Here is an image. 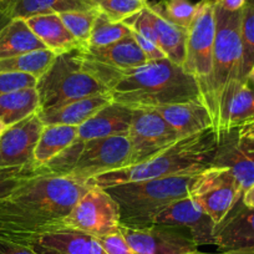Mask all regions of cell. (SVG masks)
Returning a JSON list of instances; mask_svg holds the SVG:
<instances>
[{
	"label": "cell",
	"mask_w": 254,
	"mask_h": 254,
	"mask_svg": "<svg viewBox=\"0 0 254 254\" xmlns=\"http://www.w3.org/2000/svg\"><path fill=\"white\" fill-rule=\"evenodd\" d=\"M91 187L67 175L41 170L24 173L0 197V238L33 247L40 237L64 229V221Z\"/></svg>",
	"instance_id": "6da1fadb"
},
{
	"label": "cell",
	"mask_w": 254,
	"mask_h": 254,
	"mask_svg": "<svg viewBox=\"0 0 254 254\" xmlns=\"http://www.w3.org/2000/svg\"><path fill=\"white\" fill-rule=\"evenodd\" d=\"M82 60L87 69L107 87L112 102L131 109H155L163 105L202 100L196 79L167 58L128 69L106 66L84 58Z\"/></svg>",
	"instance_id": "7a4b0ae2"
},
{
	"label": "cell",
	"mask_w": 254,
	"mask_h": 254,
	"mask_svg": "<svg viewBox=\"0 0 254 254\" xmlns=\"http://www.w3.org/2000/svg\"><path fill=\"white\" fill-rule=\"evenodd\" d=\"M217 147L218 135L214 128H211L180 138L143 162L102 173L87 182L90 186L110 188L126 183L199 172L212 165Z\"/></svg>",
	"instance_id": "3957f363"
},
{
	"label": "cell",
	"mask_w": 254,
	"mask_h": 254,
	"mask_svg": "<svg viewBox=\"0 0 254 254\" xmlns=\"http://www.w3.org/2000/svg\"><path fill=\"white\" fill-rule=\"evenodd\" d=\"M211 166L199 172L126 183L105 190L119 204L122 226H151L156 214L166 207L199 193Z\"/></svg>",
	"instance_id": "277c9868"
},
{
	"label": "cell",
	"mask_w": 254,
	"mask_h": 254,
	"mask_svg": "<svg viewBox=\"0 0 254 254\" xmlns=\"http://www.w3.org/2000/svg\"><path fill=\"white\" fill-rule=\"evenodd\" d=\"M131 145L126 136L76 140L70 147L45 166L35 170L56 175H67L87 182L110 171L130 166Z\"/></svg>",
	"instance_id": "5b68a950"
},
{
	"label": "cell",
	"mask_w": 254,
	"mask_h": 254,
	"mask_svg": "<svg viewBox=\"0 0 254 254\" xmlns=\"http://www.w3.org/2000/svg\"><path fill=\"white\" fill-rule=\"evenodd\" d=\"M36 90L40 100L39 110L109 92L107 87L86 67L80 49L56 56L50 69L38 80Z\"/></svg>",
	"instance_id": "8992f818"
},
{
	"label": "cell",
	"mask_w": 254,
	"mask_h": 254,
	"mask_svg": "<svg viewBox=\"0 0 254 254\" xmlns=\"http://www.w3.org/2000/svg\"><path fill=\"white\" fill-rule=\"evenodd\" d=\"M216 39L212 58V76L206 97V106L216 125L221 97L231 82L242 79V10L229 11L214 5Z\"/></svg>",
	"instance_id": "52a82bcc"
},
{
	"label": "cell",
	"mask_w": 254,
	"mask_h": 254,
	"mask_svg": "<svg viewBox=\"0 0 254 254\" xmlns=\"http://www.w3.org/2000/svg\"><path fill=\"white\" fill-rule=\"evenodd\" d=\"M216 39V11L214 4L201 0L193 21L187 29L186 59L182 67L198 82L202 100L206 102L212 76V58ZM206 105V104H204Z\"/></svg>",
	"instance_id": "ba28073f"
},
{
	"label": "cell",
	"mask_w": 254,
	"mask_h": 254,
	"mask_svg": "<svg viewBox=\"0 0 254 254\" xmlns=\"http://www.w3.org/2000/svg\"><path fill=\"white\" fill-rule=\"evenodd\" d=\"M121 214L117 202L105 188L91 186L64 221V229H74L94 237L119 231Z\"/></svg>",
	"instance_id": "9c48e42d"
},
{
	"label": "cell",
	"mask_w": 254,
	"mask_h": 254,
	"mask_svg": "<svg viewBox=\"0 0 254 254\" xmlns=\"http://www.w3.org/2000/svg\"><path fill=\"white\" fill-rule=\"evenodd\" d=\"M127 137L131 145V165L141 163L180 140L172 127L153 109H133Z\"/></svg>",
	"instance_id": "30bf717a"
},
{
	"label": "cell",
	"mask_w": 254,
	"mask_h": 254,
	"mask_svg": "<svg viewBox=\"0 0 254 254\" xmlns=\"http://www.w3.org/2000/svg\"><path fill=\"white\" fill-rule=\"evenodd\" d=\"M120 231L135 254H190L198 251L190 232L181 227L151 224L120 226Z\"/></svg>",
	"instance_id": "8fae6325"
},
{
	"label": "cell",
	"mask_w": 254,
	"mask_h": 254,
	"mask_svg": "<svg viewBox=\"0 0 254 254\" xmlns=\"http://www.w3.org/2000/svg\"><path fill=\"white\" fill-rule=\"evenodd\" d=\"M43 128L38 112L8 127L0 137V171L34 170V151Z\"/></svg>",
	"instance_id": "7c38bea8"
},
{
	"label": "cell",
	"mask_w": 254,
	"mask_h": 254,
	"mask_svg": "<svg viewBox=\"0 0 254 254\" xmlns=\"http://www.w3.org/2000/svg\"><path fill=\"white\" fill-rule=\"evenodd\" d=\"M242 194L243 190L231 172L224 167L212 165L203 188L192 198L211 217L217 227L241 201Z\"/></svg>",
	"instance_id": "4fadbf2b"
},
{
	"label": "cell",
	"mask_w": 254,
	"mask_h": 254,
	"mask_svg": "<svg viewBox=\"0 0 254 254\" xmlns=\"http://www.w3.org/2000/svg\"><path fill=\"white\" fill-rule=\"evenodd\" d=\"M152 224L187 229L198 247L214 246L216 224L192 197L181 199L156 214Z\"/></svg>",
	"instance_id": "5bb4252c"
},
{
	"label": "cell",
	"mask_w": 254,
	"mask_h": 254,
	"mask_svg": "<svg viewBox=\"0 0 254 254\" xmlns=\"http://www.w3.org/2000/svg\"><path fill=\"white\" fill-rule=\"evenodd\" d=\"M254 119V87L247 80L231 82L221 97L214 130L217 135L237 130Z\"/></svg>",
	"instance_id": "9a60e30c"
},
{
	"label": "cell",
	"mask_w": 254,
	"mask_h": 254,
	"mask_svg": "<svg viewBox=\"0 0 254 254\" xmlns=\"http://www.w3.org/2000/svg\"><path fill=\"white\" fill-rule=\"evenodd\" d=\"M212 165L227 168L243 192L254 185V145L242 146L236 130L218 136Z\"/></svg>",
	"instance_id": "2e32d148"
},
{
	"label": "cell",
	"mask_w": 254,
	"mask_h": 254,
	"mask_svg": "<svg viewBox=\"0 0 254 254\" xmlns=\"http://www.w3.org/2000/svg\"><path fill=\"white\" fill-rule=\"evenodd\" d=\"M180 138L214 128L213 117L202 100L177 102L155 107Z\"/></svg>",
	"instance_id": "e0dca14e"
},
{
	"label": "cell",
	"mask_w": 254,
	"mask_h": 254,
	"mask_svg": "<svg viewBox=\"0 0 254 254\" xmlns=\"http://www.w3.org/2000/svg\"><path fill=\"white\" fill-rule=\"evenodd\" d=\"M214 246L221 252H236L254 247V209L239 201L222 223L216 227Z\"/></svg>",
	"instance_id": "ac0fdd59"
},
{
	"label": "cell",
	"mask_w": 254,
	"mask_h": 254,
	"mask_svg": "<svg viewBox=\"0 0 254 254\" xmlns=\"http://www.w3.org/2000/svg\"><path fill=\"white\" fill-rule=\"evenodd\" d=\"M132 115L133 109L131 107L111 102L77 127V140L89 141L112 136H126L130 130Z\"/></svg>",
	"instance_id": "d6986e66"
},
{
	"label": "cell",
	"mask_w": 254,
	"mask_h": 254,
	"mask_svg": "<svg viewBox=\"0 0 254 254\" xmlns=\"http://www.w3.org/2000/svg\"><path fill=\"white\" fill-rule=\"evenodd\" d=\"M112 102L109 92L76 100L61 106L39 110L38 115L44 125H67L79 127L95 114Z\"/></svg>",
	"instance_id": "ffe728a7"
},
{
	"label": "cell",
	"mask_w": 254,
	"mask_h": 254,
	"mask_svg": "<svg viewBox=\"0 0 254 254\" xmlns=\"http://www.w3.org/2000/svg\"><path fill=\"white\" fill-rule=\"evenodd\" d=\"M33 248L40 254H107L96 237L74 229L44 234Z\"/></svg>",
	"instance_id": "44dd1931"
},
{
	"label": "cell",
	"mask_w": 254,
	"mask_h": 254,
	"mask_svg": "<svg viewBox=\"0 0 254 254\" xmlns=\"http://www.w3.org/2000/svg\"><path fill=\"white\" fill-rule=\"evenodd\" d=\"M80 53L82 58L92 63L121 69L136 67L148 63V59L131 35L104 48H81Z\"/></svg>",
	"instance_id": "7402d4cb"
},
{
	"label": "cell",
	"mask_w": 254,
	"mask_h": 254,
	"mask_svg": "<svg viewBox=\"0 0 254 254\" xmlns=\"http://www.w3.org/2000/svg\"><path fill=\"white\" fill-rule=\"evenodd\" d=\"M25 21L45 48L56 55L81 49L76 39L63 23L59 14L34 15L25 19Z\"/></svg>",
	"instance_id": "603a6c76"
},
{
	"label": "cell",
	"mask_w": 254,
	"mask_h": 254,
	"mask_svg": "<svg viewBox=\"0 0 254 254\" xmlns=\"http://www.w3.org/2000/svg\"><path fill=\"white\" fill-rule=\"evenodd\" d=\"M148 19L153 29L155 43L165 53L166 58L172 63L182 66L186 59V40H187V29L173 25L172 23L163 19L156 11L146 6Z\"/></svg>",
	"instance_id": "cb8c5ba5"
},
{
	"label": "cell",
	"mask_w": 254,
	"mask_h": 254,
	"mask_svg": "<svg viewBox=\"0 0 254 254\" xmlns=\"http://www.w3.org/2000/svg\"><path fill=\"white\" fill-rule=\"evenodd\" d=\"M76 140L77 127L67 125H44L34 151V170L53 161Z\"/></svg>",
	"instance_id": "d4e9b609"
},
{
	"label": "cell",
	"mask_w": 254,
	"mask_h": 254,
	"mask_svg": "<svg viewBox=\"0 0 254 254\" xmlns=\"http://www.w3.org/2000/svg\"><path fill=\"white\" fill-rule=\"evenodd\" d=\"M40 49L46 48L31 31L25 19H13L0 28V60Z\"/></svg>",
	"instance_id": "484cf974"
},
{
	"label": "cell",
	"mask_w": 254,
	"mask_h": 254,
	"mask_svg": "<svg viewBox=\"0 0 254 254\" xmlns=\"http://www.w3.org/2000/svg\"><path fill=\"white\" fill-rule=\"evenodd\" d=\"M97 6L92 0H13L8 20L28 19L41 14H60L65 11L89 10Z\"/></svg>",
	"instance_id": "4316f807"
},
{
	"label": "cell",
	"mask_w": 254,
	"mask_h": 254,
	"mask_svg": "<svg viewBox=\"0 0 254 254\" xmlns=\"http://www.w3.org/2000/svg\"><path fill=\"white\" fill-rule=\"evenodd\" d=\"M40 109L36 87L0 95V119L8 127L28 119Z\"/></svg>",
	"instance_id": "83f0119b"
},
{
	"label": "cell",
	"mask_w": 254,
	"mask_h": 254,
	"mask_svg": "<svg viewBox=\"0 0 254 254\" xmlns=\"http://www.w3.org/2000/svg\"><path fill=\"white\" fill-rule=\"evenodd\" d=\"M56 54L49 49L29 51L13 58L0 60V72H25L40 79L53 65Z\"/></svg>",
	"instance_id": "f1b7e54d"
},
{
	"label": "cell",
	"mask_w": 254,
	"mask_h": 254,
	"mask_svg": "<svg viewBox=\"0 0 254 254\" xmlns=\"http://www.w3.org/2000/svg\"><path fill=\"white\" fill-rule=\"evenodd\" d=\"M148 6L173 25L188 29L198 11L199 1L192 3L190 0H160L158 3H148Z\"/></svg>",
	"instance_id": "f546056e"
},
{
	"label": "cell",
	"mask_w": 254,
	"mask_h": 254,
	"mask_svg": "<svg viewBox=\"0 0 254 254\" xmlns=\"http://www.w3.org/2000/svg\"><path fill=\"white\" fill-rule=\"evenodd\" d=\"M130 35L131 28L127 24L111 21L105 14L100 11L95 20L89 45L86 48H104Z\"/></svg>",
	"instance_id": "4dcf8cb0"
},
{
	"label": "cell",
	"mask_w": 254,
	"mask_h": 254,
	"mask_svg": "<svg viewBox=\"0 0 254 254\" xmlns=\"http://www.w3.org/2000/svg\"><path fill=\"white\" fill-rule=\"evenodd\" d=\"M99 13V8L95 6L89 10L65 11V13H60L59 15L67 28V30L80 44V46L86 48L89 45L90 35H91L95 20H96Z\"/></svg>",
	"instance_id": "1f68e13d"
},
{
	"label": "cell",
	"mask_w": 254,
	"mask_h": 254,
	"mask_svg": "<svg viewBox=\"0 0 254 254\" xmlns=\"http://www.w3.org/2000/svg\"><path fill=\"white\" fill-rule=\"evenodd\" d=\"M241 40H242V79L254 66V6L246 5L242 9L241 19Z\"/></svg>",
	"instance_id": "d6a6232c"
},
{
	"label": "cell",
	"mask_w": 254,
	"mask_h": 254,
	"mask_svg": "<svg viewBox=\"0 0 254 254\" xmlns=\"http://www.w3.org/2000/svg\"><path fill=\"white\" fill-rule=\"evenodd\" d=\"M148 0H100L97 8L115 23H125L147 6Z\"/></svg>",
	"instance_id": "836d02e7"
},
{
	"label": "cell",
	"mask_w": 254,
	"mask_h": 254,
	"mask_svg": "<svg viewBox=\"0 0 254 254\" xmlns=\"http://www.w3.org/2000/svg\"><path fill=\"white\" fill-rule=\"evenodd\" d=\"M38 79L25 72H0V95L36 87Z\"/></svg>",
	"instance_id": "e575fe53"
},
{
	"label": "cell",
	"mask_w": 254,
	"mask_h": 254,
	"mask_svg": "<svg viewBox=\"0 0 254 254\" xmlns=\"http://www.w3.org/2000/svg\"><path fill=\"white\" fill-rule=\"evenodd\" d=\"M97 239L107 254H135L120 229L114 233L97 237Z\"/></svg>",
	"instance_id": "d590c367"
},
{
	"label": "cell",
	"mask_w": 254,
	"mask_h": 254,
	"mask_svg": "<svg viewBox=\"0 0 254 254\" xmlns=\"http://www.w3.org/2000/svg\"><path fill=\"white\" fill-rule=\"evenodd\" d=\"M131 36H132L133 40L136 41V44L138 45V48L142 50V53L145 54L146 58L148 59V61H155V60H161V59H166L165 53L156 45L153 41H151L150 39L145 38L141 34L136 33L131 29Z\"/></svg>",
	"instance_id": "8d00e7d4"
},
{
	"label": "cell",
	"mask_w": 254,
	"mask_h": 254,
	"mask_svg": "<svg viewBox=\"0 0 254 254\" xmlns=\"http://www.w3.org/2000/svg\"><path fill=\"white\" fill-rule=\"evenodd\" d=\"M29 171H33V170L0 171V197L5 196L9 190L14 187V185L18 182L19 178H20L24 173L29 172Z\"/></svg>",
	"instance_id": "74e56055"
},
{
	"label": "cell",
	"mask_w": 254,
	"mask_h": 254,
	"mask_svg": "<svg viewBox=\"0 0 254 254\" xmlns=\"http://www.w3.org/2000/svg\"><path fill=\"white\" fill-rule=\"evenodd\" d=\"M0 254H40L33 247L0 238Z\"/></svg>",
	"instance_id": "f35d334b"
},
{
	"label": "cell",
	"mask_w": 254,
	"mask_h": 254,
	"mask_svg": "<svg viewBox=\"0 0 254 254\" xmlns=\"http://www.w3.org/2000/svg\"><path fill=\"white\" fill-rule=\"evenodd\" d=\"M236 131L239 142L243 143V145L254 143V119L242 124Z\"/></svg>",
	"instance_id": "ab89813d"
},
{
	"label": "cell",
	"mask_w": 254,
	"mask_h": 254,
	"mask_svg": "<svg viewBox=\"0 0 254 254\" xmlns=\"http://www.w3.org/2000/svg\"><path fill=\"white\" fill-rule=\"evenodd\" d=\"M208 1H211L214 5L222 6L229 11L242 10L247 4V0H208Z\"/></svg>",
	"instance_id": "60d3db41"
},
{
	"label": "cell",
	"mask_w": 254,
	"mask_h": 254,
	"mask_svg": "<svg viewBox=\"0 0 254 254\" xmlns=\"http://www.w3.org/2000/svg\"><path fill=\"white\" fill-rule=\"evenodd\" d=\"M11 4H13V0H0V28L9 21L8 15Z\"/></svg>",
	"instance_id": "b9f144b4"
},
{
	"label": "cell",
	"mask_w": 254,
	"mask_h": 254,
	"mask_svg": "<svg viewBox=\"0 0 254 254\" xmlns=\"http://www.w3.org/2000/svg\"><path fill=\"white\" fill-rule=\"evenodd\" d=\"M242 204L249 209H254V185L249 186L242 194Z\"/></svg>",
	"instance_id": "7bdbcfd3"
},
{
	"label": "cell",
	"mask_w": 254,
	"mask_h": 254,
	"mask_svg": "<svg viewBox=\"0 0 254 254\" xmlns=\"http://www.w3.org/2000/svg\"><path fill=\"white\" fill-rule=\"evenodd\" d=\"M247 81L249 82V85H251L252 87H254V66L252 67L251 71L248 72V75H247Z\"/></svg>",
	"instance_id": "ee69618b"
},
{
	"label": "cell",
	"mask_w": 254,
	"mask_h": 254,
	"mask_svg": "<svg viewBox=\"0 0 254 254\" xmlns=\"http://www.w3.org/2000/svg\"><path fill=\"white\" fill-rule=\"evenodd\" d=\"M231 254H254V247L249 249H243V251H236V252H227Z\"/></svg>",
	"instance_id": "f6af8a7d"
},
{
	"label": "cell",
	"mask_w": 254,
	"mask_h": 254,
	"mask_svg": "<svg viewBox=\"0 0 254 254\" xmlns=\"http://www.w3.org/2000/svg\"><path fill=\"white\" fill-rule=\"evenodd\" d=\"M6 130H8V126H6V125L1 121V119H0V137L3 136V133L5 132Z\"/></svg>",
	"instance_id": "bcb514c9"
},
{
	"label": "cell",
	"mask_w": 254,
	"mask_h": 254,
	"mask_svg": "<svg viewBox=\"0 0 254 254\" xmlns=\"http://www.w3.org/2000/svg\"><path fill=\"white\" fill-rule=\"evenodd\" d=\"M190 254H231V253H227V252H221V253H203V252H194V253H190Z\"/></svg>",
	"instance_id": "7dc6e473"
},
{
	"label": "cell",
	"mask_w": 254,
	"mask_h": 254,
	"mask_svg": "<svg viewBox=\"0 0 254 254\" xmlns=\"http://www.w3.org/2000/svg\"><path fill=\"white\" fill-rule=\"evenodd\" d=\"M246 5L254 6V0H247V4H246Z\"/></svg>",
	"instance_id": "c3c4849f"
},
{
	"label": "cell",
	"mask_w": 254,
	"mask_h": 254,
	"mask_svg": "<svg viewBox=\"0 0 254 254\" xmlns=\"http://www.w3.org/2000/svg\"><path fill=\"white\" fill-rule=\"evenodd\" d=\"M92 1H94V3H95V4H96V5H97V3H99L100 0H92Z\"/></svg>",
	"instance_id": "681fc988"
}]
</instances>
